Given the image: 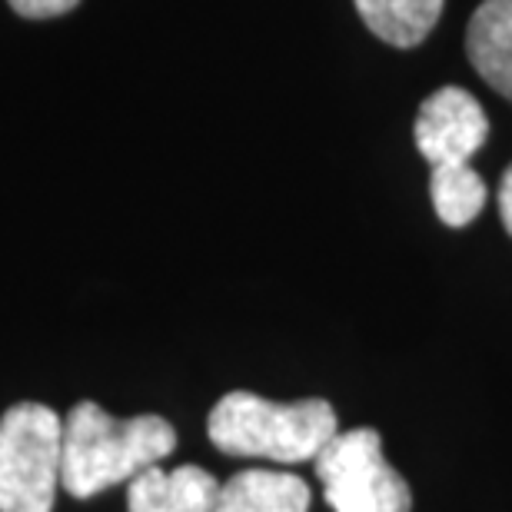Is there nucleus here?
<instances>
[{"label":"nucleus","mask_w":512,"mask_h":512,"mask_svg":"<svg viewBox=\"0 0 512 512\" xmlns=\"http://www.w3.org/2000/svg\"><path fill=\"white\" fill-rule=\"evenodd\" d=\"M177 446V433L163 416L143 413L117 419L97 403H77L64 419V489L90 499L110 486L130 483L143 469L160 466Z\"/></svg>","instance_id":"obj_1"},{"label":"nucleus","mask_w":512,"mask_h":512,"mask_svg":"<svg viewBox=\"0 0 512 512\" xmlns=\"http://www.w3.org/2000/svg\"><path fill=\"white\" fill-rule=\"evenodd\" d=\"M210 443L227 456L270 459V463H306L340 433L336 413L326 399L270 403L237 389L213 406L207 419Z\"/></svg>","instance_id":"obj_2"},{"label":"nucleus","mask_w":512,"mask_h":512,"mask_svg":"<svg viewBox=\"0 0 512 512\" xmlns=\"http://www.w3.org/2000/svg\"><path fill=\"white\" fill-rule=\"evenodd\" d=\"M64 419L44 403L0 416V512H50L64 486Z\"/></svg>","instance_id":"obj_3"},{"label":"nucleus","mask_w":512,"mask_h":512,"mask_svg":"<svg viewBox=\"0 0 512 512\" xmlns=\"http://www.w3.org/2000/svg\"><path fill=\"white\" fill-rule=\"evenodd\" d=\"M316 476L333 512H409V483L386 463L376 429H343L320 449Z\"/></svg>","instance_id":"obj_4"},{"label":"nucleus","mask_w":512,"mask_h":512,"mask_svg":"<svg viewBox=\"0 0 512 512\" xmlns=\"http://www.w3.org/2000/svg\"><path fill=\"white\" fill-rule=\"evenodd\" d=\"M416 150L429 160V167L439 163H469V157L483 147L489 137V120L479 100L463 87H439L436 94L423 100L416 114Z\"/></svg>","instance_id":"obj_5"},{"label":"nucleus","mask_w":512,"mask_h":512,"mask_svg":"<svg viewBox=\"0 0 512 512\" xmlns=\"http://www.w3.org/2000/svg\"><path fill=\"white\" fill-rule=\"evenodd\" d=\"M220 483L200 466H150L127 486V512H213Z\"/></svg>","instance_id":"obj_6"},{"label":"nucleus","mask_w":512,"mask_h":512,"mask_svg":"<svg viewBox=\"0 0 512 512\" xmlns=\"http://www.w3.org/2000/svg\"><path fill=\"white\" fill-rule=\"evenodd\" d=\"M466 54L496 94L512 100V0H483L466 30Z\"/></svg>","instance_id":"obj_7"},{"label":"nucleus","mask_w":512,"mask_h":512,"mask_svg":"<svg viewBox=\"0 0 512 512\" xmlns=\"http://www.w3.org/2000/svg\"><path fill=\"white\" fill-rule=\"evenodd\" d=\"M310 486L300 476L276 469H243L227 483H220L213 512H306Z\"/></svg>","instance_id":"obj_8"},{"label":"nucleus","mask_w":512,"mask_h":512,"mask_svg":"<svg viewBox=\"0 0 512 512\" xmlns=\"http://www.w3.org/2000/svg\"><path fill=\"white\" fill-rule=\"evenodd\" d=\"M363 24L389 47H416L439 24L443 0H353Z\"/></svg>","instance_id":"obj_9"},{"label":"nucleus","mask_w":512,"mask_h":512,"mask_svg":"<svg viewBox=\"0 0 512 512\" xmlns=\"http://www.w3.org/2000/svg\"><path fill=\"white\" fill-rule=\"evenodd\" d=\"M429 197L446 227H466L486 207V180L469 163H439L429 177Z\"/></svg>","instance_id":"obj_10"},{"label":"nucleus","mask_w":512,"mask_h":512,"mask_svg":"<svg viewBox=\"0 0 512 512\" xmlns=\"http://www.w3.org/2000/svg\"><path fill=\"white\" fill-rule=\"evenodd\" d=\"M7 4L27 20H47V17H60V14H67V10H74L80 0H7Z\"/></svg>","instance_id":"obj_11"},{"label":"nucleus","mask_w":512,"mask_h":512,"mask_svg":"<svg viewBox=\"0 0 512 512\" xmlns=\"http://www.w3.org/2000/svg\"><path fill=\"white\" fill-rule=\"evenodd\" d=\"M499 217H503V227L512 237V167L503 173V183H499Z\"/></svg>","instance_id":"obj_12"}]
</instances>
